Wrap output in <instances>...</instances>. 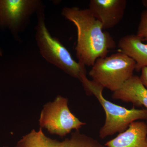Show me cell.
Instances as JSON below:
<instances>
[{"instance_id":"2","label":"cell","mask_w":147,"mask_h":147,"mask_svg":"<svg viewBox=\"0 0 147 147\" xmlns=\"http://www.w3.org/2000/svg\"><path fill=\"white\" fill-rule=\"evenodd\" d=\"M80 81L86 94L95 96L105 111V123L99 131V137L101 139L123 132L130 124L136 121L147 120L146 109H128L110 102L102 95L104 88L88 79L86 75L82 76Z\"/></svg>"},{"instance_id":"18","label":"cell","mask_w":147,"mask_h":147,"mask_svg":"<svg viewBox=\"0 0 147 147\" xmlns=\"http://www.w3.org/2000/svg\"></svg>"},{"instance_id":"15","label":"cell","mask_w":147,"mask_h":147,"mask_svg":"<svg viewBox=\"0 0 147 147\" xmlns=\"http://www.w3.org/2000/svg\"><path fill=\"white\" fill-rule=\"evenodd\" d=\"M3 50L2 49H1V47H0V57H3Z\"/></svg>"},{"instance_id":"1","label":"cell","mask_w":147,"mask_h":147,"mask_svg":"<svg viewBox=\"0 0 147 147\" xmlns=\"http://www.w3.org/2000/svg\"><path fill=\"white\" fill-rule=\"evenodd\" d=\"M62 15L73 23L77 32L75 50L78 62L92 66L99 58L105 57L116 47V43L109 32L103 31L102 25L88 8L64 7Z\"/></svg>"},{"instance_id":"3","label":"cell","mask_w":147,"mask_h":147,"mask_svg":"<svg viewBox=\"0 0 147 147\" xmlns=\"http://www.w3.org/2000/svg\"><path fill=\"white\" fill-rule=\"evenodd\" d=\"M44 9H41L36 14L35 39L40 55L49 63L80 81L86 75V66L74 60L59 39L50 34L45 24Z\"/></svg>"},{"instance_id":"9","label":"cell","mask_w":147,"mask_h":147,"mask_svg":"<svg viewBox=\"0 0 147 147\" xmlns=\"http://www.w3.org/2000/svg\"><path fill=\"white\" fill-rule=\"evenodd\" d=\"M147 125L134 121L126 130L105 143L106 147H146Z\"/></svg>"},{"instance_id":"10","label":"cell","mask_w":147,"mask_h":147,"mask_svg":"<svg viewBox=\"0 0 147 147\" xmlns=\"http://www.w3.org/2000/svg\"><path fill=\"white\" fill-rule=\"evenodd\" d=\"M112 98L124 102H131L139 107L144 106L147 110V89L137 75H133L119 89L113 92Z\"/></svg>"},{"instance_id":"16","label":"cell","mask_w":147,"mask_h":147,"mask_svg":"<svg viewBox=\"0 0 147 147\" xmlns=\"http://www.w3.org/2000/svg\"><path fill=\"white\" fill-rule=\"evenodd\" d=\"M146 147H147V138Z\"/></svg>"},{"instance_id":"6","label":"cell","mask_w":147,"mask_h":147,"mask_svg":"<svg viewBox=\"0 0 147 147\" xmlns=\"http://www.w3.org/2000/svg\"><path fill=\"white\" fill-rule=\"evenodd\" d=\"M45 7L40 0H0V29L8 30L17 41L31 17Z\"/></svg>"},{"instance_id":"14","label":"cell","mask_w":147,"mask_h":147,"mask_svg":"<svg viewBox=\"0 0 147 147\" xmlns=\"http://www.w3.org/2000/svg\"><path fill=\"white\" fill-rule=\"evenodd\" d=\"M142 5L146 8V10H147V0H142Z\"/></svg>"},{"instance_id":"12","label":"cell","mask_w":147,"mask_h":147,"mask_svg":"<svg viewBox=\"0 0 147 147\" xmlns=\"http://www.w3.org/2000/svg\"><path fill=\"white\" fill-rule=\"evenodd\" d=\"M136 34L142 41H147V10L146 9L141 13Z\"/></svg>"},{"instance_id":"4","label":"cell","mask_w":147,"mask_h":147,"mask_svg":"<svg viewBox=\"0 0 147 147\" xmlns=\"http://www.w3.org/2000/svg\"><path fill=\"white\" fill-rule=\"evenodd\" d=\"M135 67V62L120 52L98 59L89 75L104 88L115 92L133 76Z\"/></svg>"},{"instance_id":"11","label":"cell","mask_w":147,"mask_h":147,"mask_svg":"<svg viewBox=\"0 0 147 147\" xmlns=\"http://www.w3.org/2000/svg\"><path fill=\"white\" fill-rule=\"evenodd\" d=\"M118 47L121 53L135 62L136 71L139 72L147 66V44L144 43L137 35L127 34L121 38Z\"/></svg>"},{"instance_id":"5","label":"cell","mask_w":147,"mask_h":147,"mask_svg":"<svg viewBox=\"0 0 147 147\" xmlns=\"http://www.w3.org/2000/svg\"><path fill=\"white\" fill-rule=\"evenodd\" d=\"M68 102L67 98L59 95L53 102L43 105L39 119L40 128L61 137H65L73 129L79 130L86 123L71 113Z\"/></svg>"},{"instance_id":"17","label":"cell","mask_w":147,"mask_h":147,"mask_svg":"<svg viewBox=\"0 0 147 147\" xmlns=\"http://www.w3.org/2000/svg\"><path fill=\"white\" fill-rule=\"evenodd\" d=\"M3 147H7V146H3Z\"/></svg>"},{"instance_id":"8","label":"cell","mask_w":147,"mask_h":147,"mask_svg":"<svg viewBox=\"0 0 147 147\" xmlns=\"http://www.w3.org/2000/svg\"><path fill=\"white\" fill-rule=\"evenodd\" d=\"M127 4L126 0H90L88 9L103 30H107L114 28L122 19Z\"/></svg>"},{"instance_id":"13","label":"cell","mask_w":147,"mask_h":147,"mask_svg":"<svg viewBox=\"0 0 147 147\" xmlns=\"http://www.w3.org/2000/svg\"><path fill=\"white\" fill-rule=\"evenodd\" d=\"M141 71V74L139 76L140 81L147 89V66L142 68Z\"/></svg>"},{"instance_id":"7","label":"cell","mask_w":147,"mask_h":147,"mask_svg":"<svg viewBox=\"0 0 147 147\" xmlns=\"http://www.w3.org/2000/svg\"><path fill=\"white\" fill-rule=\"evenodd\" d=\"M14 147H106L96 139L75 130L70 138L62 141L47 137L42 129L38 131L32 129L24 135Z\"/></svg>"}]
</instances>
